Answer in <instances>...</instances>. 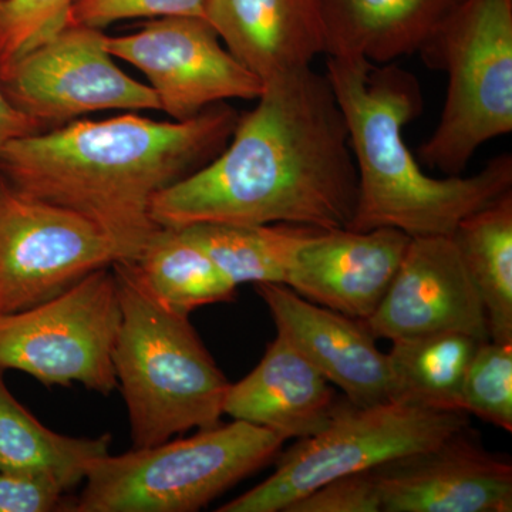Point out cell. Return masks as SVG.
<instances>
[{"label": "cell", "instance_id": "1", "mask_svg": "<svg viewBox=\"0 0 512 512\" xmlns=\"http://www.w3.org/2000/svg\"><path fill=\"white\" fill-rule=\"evenodd\" d=\"M357 174L348 128L328 77L312 67L264 83L227 146L158 192V227L298 224L348 228Z\"/></svg>", "mask_w": 512, "mask_h": 512}, {"label": "cell", "instance_id": "2", "mask_svg": "<svg viewBox=\"0 0 512 512\" xmlns=\"http://www.w3.org/2000/svg\"><path fill=\"white\" fill-rule=\"evenodd\" d=\"M227 103L187 120L158 121L130 113L74 120L10 141L0 174L32 197L92 221L133 261L158 225L151 202L227 146L238 123Z\"/></svg>", "mask_w": 512, "mask_h": 512}, {"label": "cell", "instance_id": "3", "mask_svg": "<svg viewBox=\"0 0 512 512\" xmlns=\"http://www.w3.org/2000/svg\"><path fill=\"white\" fill-rule=\"evenodd\" d=\"M325 76L345 119L356 167V208L348 229L451 237L464 218L511 190L510 153L470 177L436 178L421 170L403 134L423 111L414 74L393 63L328 56Z\"/></svg>", "mask_w": 512, "mask_h": 512}, {"label": "cell", "instance_id": "4", "mask_svg": "<svg viewBox=\"0 0 512 512\" xmlns=\"http://www.w3.org/2000/svg\"><path fill=\"white\" fill-rule=\"evenodd\" d=\"M111 269L121 306L113 366L133 448L220 424L231 383L192 328L190 316L157 302L124 262Z\"/></svg>", "mask_w": 512, "mask_h": 512}, {"label": "cell", "instance_id": "5", "mask_svg": "<svg viewBox=\"0 0 512 512\" xmlns=\"http://www.w3.org/2000/svg\"><path fill=\"white\" fill-rule=\"evenodd\" d=\"M285 440L234 420L195 436L97 458L74 512H194L281 453Z\"/></svg>", "mask_w": 512, "mask_h": 512}, {"label": "cell", "instance_id": "6", "mask_svg": "<svg viewBox=\"0 0 512 512\" xmlns=\"http://www.w3.org/2000/svg\"><path fill=\"white\" fill-rule=\"evenodd\" d=\"M419 53L448 83L417 153L431 170L461 175L478 148L512 131V0H464Z\"/></svg>", "mask_w": 512, "mask_h": 512}, {"label": "cell", "instance_id": "7", "mask_svg": "<svg viewBox=\"0 0 512 512\" xmlns=\"http://www.w3.org/2000/svg\"><path fill=\"white\" fill-rule=\"evenodd\" d=\"M468 423L466 412H434L396 402L367 407L338 402L325 429L279 453L271 476L217 511L285 512L320 485L427 450Z\"/></svg>", "mask_w": 512, "mask_h": 512}, {"label": "cell", "instance_id": "8", "mask_svg": "<svg viewBox=\"0 0 512 512\" xmlns=\"http://www.w3.org/2000/svg\"><path fill=\"white\" fill-rule=\"evenodd\" d=\"M121 306L111 266L23 311L0 313V370H18L45 386L82 384L109 396L119 387L113 350Z\"/></svg>", "mask_w": 512, "mask_h": 512}, {"label": "cell", "instance_id": "9", "mask_svg": "<svg viewBox=\"0 0 512 512\" xmlns=\"http://www.w3.org/2000/svg\"><path fill=\"white\" fill-rule=\"evenodd\" d=\"M121 261L119 248L92 221L0 174V313L45 302Z\"/></svg>", "mask_w": 512, "mask_h": 512}, {"label": "cell", "instance_id": "10", "mask_svg": "<svg viewBox=\"0 0 512 512\" xmlns=\"http://www.w3.org/2000/svg\"><path fill=\"white\" fill-rule=\"evenodd\" d=\"M9 100L46 130L99 111H160L148 84L114 62L103 30L67 25L0 73Z\"/></svg>", "mask_w": 512, "mask_h": 512}, {"label": "cell", "instance_id": "11", "mask_svg": "<svg viewBox=\"0 0 512 512\" xmlns=\"http://www.w3.org/2000/svg\"><path fill=\"white\" fill-rule=\"evenodd\" d=\"M107 49L147 77L160 111L174 120L228 100H256L264 90L200 16L160 18L136 33L107 36Z\"/></svg>", "mask_w": 512, "mask_h": 512}, {"label": "cell", "instance_id": "12", "mask_svg": "<svg viewBox=\"0 0 512 512\" xmlns=\"http://www.w3.org/2000/svg\"><path fill=\"white\" fill-rule=\"evenodd\" d=\"M362 323L390 342L446 332L490 340L483 301L450 237L410 239L389 291Z\"/></svg>", "mask_w": 512, "mask_h": 512}, {"label": "cell", "instance_id": "13", "mask_svg": "<svg viewBox=\"0 0 512 512\" xmlns=\"http://www.w3.org/2000/svg\"><path fill=\"white\" fill-rule=\"evenodd\" d=\"M467 429L373 468L382 512H511L510 461L485 450Z\"/></svg>", "mask_w": 512, "mask_h": 512}, {"label": "cell", "instance_id": "14", "mask_svg": "<svg viewBox=\"0 0 512 512\" xmlns=\"http://www.w3.org/2000/svg\"><path fill=\"white\" fill-rule=\"evenodd\" d=\"M410 239L394 228L320 229L296 255L285 285L363 322L389 291Z\"/></svg>", "mask_w": 512, "mask_h": 512}, {"label": "cell", "instance_id": "15", "mask_svg": "<svg viewBox=\"0 0 512 512\" xmlns=\"http://www.w3.org/2000/svg\"><path fill=\"white\" fill-rule=\"evenodd\" d=\"M276 332L302 353L356 406L390 402L389 365L360 320L302 298L289 286L259 284Z\"/></svg>", "mask_w": 512, "mask_h": 512}, {"label": "cell", "instance_id": "16", "mask_svg": "<svg viewBox=\"0 0 512 512\" xmlns=\"http://www.w3.org/2000/svg\"><path fill=\"white\" fill-rule=\"evenodd\" d=\"M204 18L262 83L309 69L326 55L320 0H207Z\"/></svg>", "mask_w": 512, "mask_h": 512}, {"label": "cell", "instance_id": "17", "mask_svg": "<svg viewBox=\"0 0 512 512\" xmlns=\"http://www.w3.org/2000/svg\"><path fill=\"white\" fill-rule=\"evenodd\" d=\"M336 404L335 392L322 373L289 340L276 335L258 366L229 384L224 414L284 440H301L328 426Z\"/></svg>", "mask_w": 512, "mask_h": 512}, {"label": "cell", "instance_id": "18", "mask_svg": "<svg viewBox=\"0 0 512 512\" xmlns=\"http://www.w3.org/2000/svg\"><path fill=\"white\" fill-rule=\"evenodd\" d=\"M464 0H320L326 56L386 64L419 53Z\"/></svg>", "mask_w": 512, "mask_h": 512}, {"label": "cell", "instance_id": "19", "mask_svg": "<svg viewBox=\"0 0 512 512\" xmlns=\"http://www.w3.org/2000/svg\"><path fill=\"white\" fill-rule=\"evenodd\" d=\"M124 264L157 302L183 315L237 298L238 286L222 274L187 228H158L140 254Z\"/></svg>", "mask_w": 512, "mask_h": 512}, {"label": "cell", "instance_id": "20", "mask_svg": "<svg viewBox=\"0 0 512 512\" xmlns=\"http://www.w3.org/2000/svg\"><path fill=\"white\" fill-rule=\"evenodd\" d=\"M392 343L387 353L390 402L434 412H463L464 377L481 340L446 332Z\"/></svg>", "mask_w": 512, "mask_h": 512}, {"label": "cell", "instance_id": "21", "mask_svg": "<svg viewBox=\"0 0 512 512\" xmlns=\"http://www.w3.org/2000/svg\"><path fill=\"white\" fill-rule=\"evenodd\" d=\"M110 444V434L89 439L50 430L10 393L0 370V470L49 474L69 491Z\"/></svg>", "mask_w": 512, "mask_h": 512}, {"label": "cell", "instance_id": "22", "mask_svg": "<svg viewBox=\"0 0 512 512\" xmlns=\"http://www.w3.org/2000/svg\"><path fill=\"white\" fill-rule=\"evenodd\" d=\"M450 238L483 301L490 339L512 343V191L464 218Z\"/></svg>", "mask_w": 512, "mask_h": 512}, {"label": "cell", "instance_id": "23", "mask_svg": "<svg viewBox=\"0 0 512 512\" xmlns=\"http://www.w3.org/2000/svg\"><path fill=\"white\" fill-rule=\"evenodd\" d=\"M235 286L286 284L296 255L320 231L298 224L185 227Z\"/></svg>", "mask_w": 512, "mask_h": 512}, {"label": "cell", "instance_id": "24", "mask_svg": "<svg viewBox=\"0 0 512 512\" xmlns=\"http://www.w3.org/2000/svg\"><path fill=\"white\" fill-rule=\"evenodd\" d=\"M461 410L512 431V343H480L464 377Z\"/></svg>", "mask_w": 512, "mask_h": 512}, {"label": "cell", "instance_id": "25", "mask_svg": "<svg viewBox=\"0 0 512 512\" xmlns=\"http://www.w3.org/2000/svg\"><path fill=\"white\" fill-rule=\"evenodd\" d=\"M74 0H0V73L69 22Z\"/></svg>", "mask_w": 512, "mask_h": 512}, {"label": "cell", "instance_id": "26", "mask_svg": "<svg viewBox=\"0 0 512 512\" xmlns=\"http://www.w3.org/2000/svg\"><path fill=\"white\" fill-rule=\"evenodd\" d=\"M207 0H74L67 25L109 28L121 20L200 16Z\"/></svg>", "mask_w": 512, "mask_h": 512}, {"label": "cell", "instance_id": "27", "mask_svg": "<svg viewBox=\"0 0 512 512\" xmlns=\"http://www.w3.org/2000/svg\"><path fill=\"white\" fill-rule=\"evenodd\" d=\"M285 512H382L375 471L335 478L289 505Z\"/></svg>", "mask_w": 512, "mask_h": 512}, {"label": "cell", "instance_id": "28", "mask_svg": "<svg viewBox=\"0 0 512 512\" xmlns=\"http://www.w3.org/2000/svg\"><path fill=\"white\" fill-rule=\"evenodd\" d=\"M55 477L33 471L0 470V512H52L64 507Z\"/></svg>", "mask_w": 512, "mask_h": 512}, {"label": "cell", "instance_id": "29", "mask_svg": "<svg viewBox=\"0 0 512 512\" xmlns=\"http://www.w3.org/2000/svg\"><path fill=\"white\" fill-rule=\"evenodd\" d=\"M46 130L39 121L19 110L0 86V150L10 141Z\"/></svg>", "mask_w": 512, "mask_h": 512}]
</instances>
